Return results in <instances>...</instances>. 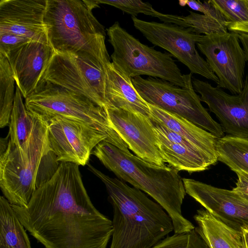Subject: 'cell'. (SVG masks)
<instances>
[{
    "mask_svg": "<svg viewBox=\"0 0 248 248\" xmlns=\"http://www.w3.org/2000/svg\"><path fill=\"white\" fill-rule=\"evenodd\" d=\"M23 96L16 87L13 108L6 136L11 145L20 149L28 146L47 128V123L30 112L26 107Z\"/></svg>",
    "mask_w": 248,
    "mask_h": 248,
    "instance_id": "obj_20",
    "label": "cell"
},
{
    "mask_svg": "<svg viewBox=\"0 0 248 248\" xmlns=\"http://www.w3.org/2000/svg\"><path fill=\"white\" fill-rule=\"evenodd\" d=\"M152 248H209L194 229L192 231L167 236Z\"/></svg>",
    "mask_w": 248,
    "mask_h": 248,
    "instance_id": "obj_29",
    "label": "cell"
},
{
    "mask_svg": "<svg viewBox=\"0 0 248 248\" xmlns=\"http://www.w3.org/2000/svg\"><path fill=\"white\" fill-rule=\"evenodd\" d=\"M148 105L150 119L165 125L207 154L217 157L216 151L217 138L211 133L180 116Z\"/></svg>",
    "mask_w": 248,
    "mask_h": 248,
    "instance_id": "obj_21",
    "label": "cell"
},
{
    "mask_svg": "<svg viewBox=\"0 0 248 248\" xmlns=\"http://www.w3.org/2000/svg\"><path fill=\"white\" fill-rule=\"evenodd\" d=\"M60 163L50 147L48 131L24 149L10 144L7 136L1 138L0 187L3 196L12 205L26 206Z\"/></svg>",
    "mask_w": 248,
    "mask_h": 248,
    "instance_id": "obj_5",
    "label": "cell"
},
{
    "mask_svg": "<svg viewBox=\"0 0 248 248\" xmlns=\"http://www.w3.org/2000/svg\"><path fill=\"white\" fill-rule=\"evenodd\" d=\"M0 248H31L26 230L3 196L0 197Z\"/></svg>",
    "mask_w": 248,
    "mask_h": 248,
    "instance_id": "obj_23",
    "label": "cell"
},
{
    "mask_svg": "<svg viewBox=\"0 0 248 248\" xmlns=\"http://www.w3.org/2000/svg\"><path fill=\"white\" fill-rule=\"evenodd\" d=\"M54 53L47 40H31L5 56L24 99L36 90Z\"/></svg>",
    "mask_w": 248,
    "mask_h": 248,
    "instance_id": "obj_16",
    "label": "cell"
},
{
    "mask_svg": "<svg viewBox=\"0 0 248 248\" xmlns=\"http://www.w3.org/2000/svg\"><path fill=\"white\" fill-rule=\"evenodd\" d=\"M24 103L30 112L44 121L60 117L91 124L106 132L115 146L129 150L113 128L105 109L83 95L45 82L39 84L36 90L25 99Z\"/></svg>",
    "mask_w": 248,
    "mask_h": 248,
    "instance_id": "obj_6",
    "label": "cell"
},
{
    "mask_svg": "<svg viewBox=\"0 0 248 248\" xmlns=\"http://www.w3.org/2000/svg\"><path fill=\"white\" fill-rule=\"evenodd\" d=\"M118 179L151 197L170 216L174 233L188 232L195 227L182 214L186 195L183 178L170 166L160 167L145 161L129 150L106 141L100 142L92 154Z\"/></svg>",
    "mask_w": 248,
    "mask_h": 248,
    "instance_id": "obj_3",
    "label": "cell"
},
{
    "mask_svg": "<svg viewBox=\"0 0 248 248\" xmlns=\"http://www.w3.org/2000/svg\"><path fill=\"white\" fill-rule=\"evenodd\" d=\"M131 18L135 28L149 42L168 51L185 64L192 74L200 75L217 84V77L196 48V44L202 35L195 33L190 28L148 22L135 16Z\"/></svg>",
    "mask_w": 248,
    "mask_h": 248,
    "instance_id": "obj_10",
    "label": "cell"
},
{
    "mask_svg": "<svg viewBox=\"0 0 248 248\" xmlns=\"http://www.w3.org/2000/svg\"><path fill=\"white\" fill-rule=\"evenodd\" d=\"M15 79L8 60L0 54V127L9 124L15 92Z\"/></svg>",
    "mask_w": 248,
    "mask_h": 248,
    "instance_id": "obj_26",
    "label": "cell"
},
{
    "mask_svg": "<svg viewBox=\"0 0 248 248\" xmlns=\"http://www.w3.org/2000/svg\"><path fill=\"white\" fill-rule=\"evenodd\" d=\"M105 94L108 108H120L149 117L148 105L134 87L132 78L112 62L106 69Z\"/></svg>",
    "mask_w": 248,
    "mask_h": 248,
    "instance_id": "obj_19",
    "label": "cell"
},
{
    "mask_svg": "<svg viewBox=\"0 0 248 248\" xmlns=\"http://www.w3.org/2000/svg\"><path fill=\"white\" fill-rule=\"evenodd\" d=\"M31 40L16 34L0 33V54L6 56L9 52Z\"/></svg>",
    "mask_w": 248,
    "mask_h": 248,
    "instance_id": "obj_30",
    "label": "cell"
},
{
    "mask_svg": "<svg viewBox=\"0 0 248 248\" xmlns=\"http://www.w3.org/2000/svg\"><path fill=\"white\" fill-rule=\"evenodd\" d=\"M151 120L158 150L169 166L191 173L206 170L218 161L217 157L205 153L165 125Z\"/></svg>",
    "mask_w": 248,
    "mask_h": 248,
    "instance_id": "obj_18",
    "label": "cell"
},
{
    "mask_svg": "<svg viewBox=\"0 0 248 248\" xmlns=\"http://www.w3.org/2000/svg\"><path fill=\"white\" fill-rule=\"evenodd\" d=\"M12 205L44 248H107L112 237V220L94 206L74 163H61L26 206Z\"/></svg>",
    "mask_w": 248,
    "mask_h": 248,
    "instance_id": "obj_1",
    "label": "cell"
},
{
    "mask_svg": "<svg viewBox=\"0 0 248 248\" xmlns=\"http://www.w3.org/2000/svg\"><path fill=\"white\" fill-rule=\"evenodd\" d=\"M88 169L105 185L113 208L109 248H152L174 231L169 214L144 192L90 164Z\"/></svg>",
    "mask_w": 248,
    "mask_h": 248,
    "instance_id": "obj_2",
    "label": "cell"
},
{
    "mask_svg": "<svg viewBox=\"0 0 248 248\" xmlns=\"http://www.w3.org/2000/svg\"><path fill=\"white\" fill-rule=\"evenodd\" d=\"M47 0H1L0 33L47 40L44 22Z\"/></svg>",
    "mask_w": 248,
    "mask_h": 248,
    "instance_id": "obj_17",
    "label": "cell"
},
{
    "mask_svg": "<svg viewBox=\"0 0 248 248\" xmlns=\"http://www.w3.org/2000/svg\"><path fill=\"white\" fill-rule=\"evenodd\" d=\"M132 81L147 103L186 118L217 139L224 137L220 124L212 118L196 93L191 73L186 74V85L183 87L150 77L139 76Z\"/></svg>",
    "mask_w": 248,
    "mask_h": 248,
    "instance_id": "obj_8",
    "label": "cell"
},
{
    "mask_svg": "<svg viewBox=\"0 0 248 248\" xmlns=\"http://www.w3.org/2000/svg\"><path fill=\"white\" fill-rule=\"evenodd\" d=\"M241 233L243 248H248V227H242Z\"/></svg>",
    "mask_w": 248,
    "mask_h": 248,
    "instance_id": "obj_33",
    "label": "cell"
},
{
    "mask_svg": "<svg viewBox=\"0 0 248 248\" xmlns=\"http://www.w3.org/2000/svg\"><path fill=\"white\" fill-rule=\"evenodd\" d=\"M195 230L209 248H243L242 233L215 218L206 210L197 211Z\"/></svg>",
    "mask_w": 248,
    "mask_h": 248,
    "instance_id": "obj_22",
    "label": "cell"
},
{
    "mask_svg": "<svg viewBox=\"0 0 248 248\" xmlns=\"http://www.w3.org/2000/svg\"><path fill=\"white\" fill-rule=\"evenodd\" d=\"M237 34L245 51L248 64V34L240 33Z\"/></svg>",
    "mask_w": 248,
    "mask_h": 248,
    "instance_id": "obj_32",
    "label": "cell"
},
{
    "mask_svg": "<svg viewBox=\"0 0 248 248\" xmlns=\"http://www.w3.org/2000/svg\"><path fill=\"white\" fill-rule=\"evenodd\" d=\"M105 110L113 128L137 156L152 164L166 166L149 117L120 108Z\"/></svg>",
    "mask_w": 248,
    "mask_h": 248,
    "instance_id": "obj_14",
    "label": "cell"
},
{
    "mask_svg": "<svg viewBox=\"0 0 248 248\" xmlns=\"http://www.w3.org/2000/svg\"><path fill=\"white\" fill-rule=\"evenodd\" d=\"M99 4H105L119 9L123 12L127 13L132 16L139 14H143L152 17H157L165 23L173 24L184 27L185 22L183 16L164 14L154 9L152 5L141 0H96Z\"/></svg>",
    "mask_w": 248,
    "mask_h": 248,
    "instance_id": "obj_27",
    "label": "cell"
},
{
    "mask_svg": "<svg viewBox=\"0 0 248 248\" xmlns=\"http://www.w3.org/2000/svg\"><path fill=\"white\" fill-rule=\"evenodd\" d=\"M45 121L50 147L60 163L84 166L100 142L106 141L114 145L106 132L91 124L60 117Z\"/></svg>",
    "mask_w": 248,
    "mask_h": 248,
    "instance_id": "obj_12",
    "label": "cell"
},
{
    "mask_svg": "<svg viewBox=\"0 0 248 248\" xmlns=\"http://www.w3.org/2000/svg\"><path fill=\"white\" fill-rule=\"evenodd\" d=\"M113 52L110 58L121 71L133 78L141 75L160 78L175 85H186V74L167 52H162L141 43L115 22L107 29Z\"/></svg>",
    "mask_w": 248,
    "mask_h": 248,
    "instance_id": "obj_7",
    "label": "cell"
},
{
    "mask_svg": "<svg viewBox=\"0 0 248 248\" xmlns=\"http://www.w3.org/2000/svg\"><path fill=\"white\" fill-rule=\"evenodd\" d=\"M227 21V29L248 34V0H210Z\"/></svg>",
    "mask_w": 248,
    "mask_h": 248,
    "instance_id": "obj_25",
    "label": "cell"
},
{
    "mask_svg": "<svg viewBox=\"0 0 248 248\" xmlns=\"http://www.w3.org/2000/svg\"><path fill=\"white\" fill-rule=\"evenodd\" d=\"M183 181L186 193L215 218L239 232L242 227H248V201L232 190L190 178H183Z\"/></svg>",
    "mask_w": 248,
    "mask_h": 248,
    "instance_id": "obj_15",
    "label": "cell"
},
{
    "mask_svg": "<svg viewBox=\"0 0 248 248\" xmlns=\"http://www.w3.org/2000/svg\"><path fill=\"white\" fill-rule=\"evenodd\" d=\"M237 181L236 186L232 190L242 198L248 201V174L243 172H236Z\"/></svg>",
    "mask_w": 248,
    "mask_h": 248,
    "instance_id": "obj_31",
    "label": "cell"
},
{
    "mask_svg": "<svg viewBox=\"0 0 248 248\" xmlns=\"http://www.w3.org/2000/svg\"><path fill=\"white\" fill-rule=\"evenodd\" d=\"M189 12V15L184 16L186 27L192 29L195 33L206 35L228 32L227 21L220 11L211 15Z\"/></svg>",
    "mask_w": 248,
    "mask_h": 248,
    "instance_id": "obj_28",
    "label": "cell"
},
{
    "mask_svg": "<svg viewBox=\"0 0 248 248\" xmlns=\"http://www.w3.org/2000/svg\"><path fill=\"white\" fill-rule=\"evenodd\" d=\"M216 151L218 161L235 173L248 174V139L224 136L217 139Z\"/></svg>",
    "mask_w": 248,
    "mask_h": 248,
    "instance_id": "obj_24",
    "label": "cell"
},
{
    "mask_svg": "<svg viewBox=\"0 0 248 248\" xmlns=\"http://www.w3.org/2000/svg\"><path fill=\"white\" fill-rule=\"evenodd\" d=\"M98 5L96 0H47L44 22L55 53L110 62L105 28L92 12Z\"/></svg>",
    "mask_w": 248,
    "mask_h": 248,
    "instance_id": "obj_4",
    "label": "cell"
},
{
    "mask_svg": "<svg viewBox=\"0 0 248 248\" xmlns=\"http://www.w3.org/2000/svg\"><path fill=\"white\" fill-rule=\"evenodd\" d=\"M237 33L227 32L202 35L196 45L218 79L217 87L233 94L240 93L245 82L247 62Z\"/></svg>",
    "mask_w": 248,
    "mask_h": 248,
    "instance_id": "obj_11",
    "label": "cell"
},
{
    "mask_svg": "<svg viewBox=\"0 0 248 248\" xmlns=\"http://www.w3.org/2000/svg\"><path fill=\"white\" fill-rule=\"evenodd\" d=\"M192 84L210 111L216 116L224 133L248 139V75L245 78L242 92L229 94L221 88L208 82L194 78Z\"/></svg>",
    "mask_w": 248,
    "mask_h": 248,
    "instance_id": "obj_13",
    "label": "cell"
},
{
    "mask_svg": "<svg viewBox=\"0 0 248 248\" xmlns=\"http://www.w3.org/2000/svg\"><path fill=\"white\" fill-rule=\"evenodd\" d=\"M108 64L74 55L55 53L40 83L48 82L60 86L106 109L105 81Z\"/></svg>",
    "mask_w": 248,
    "mask_h": 248,
    "instance_id": "obj_9",
    "label": "cell"
}]
</instances>
